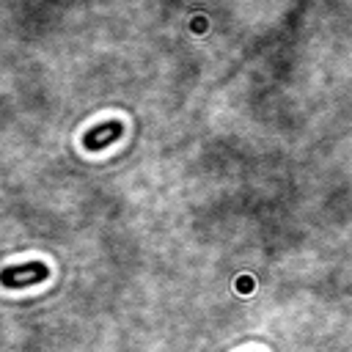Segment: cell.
<instances>
[{
  "instance_id": "obj_2",
  "label": "cell",
  "mask_w": 352,
  "mask_h": 352,
  "mask_svg": "<svg viewBox=\"0 0 352 352\" xmlns=\"http://www.w3.org/2000/svg\"><path fill=\"white\" fill-rule=\"evenodd\" d=\"M121 135H124V124H121V121H102V124H96V126H91V129L85 132L82 146H85L88 151H99V148L110 146L113 140H118Z\"/></svg>"
},
{
  "instance_id": "obj_1",
  "label": "cell",
  "mask_w": 352,
  "mask_h": 352,
  "mask_svg": "<svg viewBox=\"0 0 352 352\" xmlns=\"http://www.w3.org/2000/svg\"><path fill=\"white\" fill-rule=\"evenodd\" d=\"M50 267L44 261H28V264H11L0 270V283L8 289H22V286H33L47 280Z\"/></svg>"
}]
</instances>
